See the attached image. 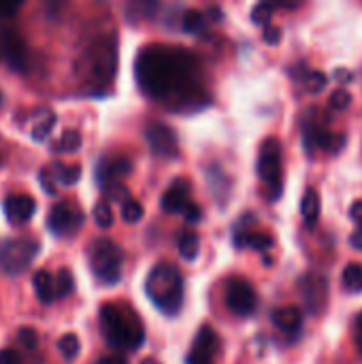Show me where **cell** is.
Listing matches in <instances>:
<instances>
[{"instance_id": "cell-16", "label": "cell", "mask_w": 362, "mask_h": 364, "mask_svg": "<svg viewBox=\"0 0 362 364\" xmlns=\"http://www.w3.org/2000/svg\"><path fill=\"white\" fill-rule=\"evenodd\" d=\"M36 211V203L32 196H26V194H13V196H6L4 198V215L6 220L13 224V226H21V224H28L32 220Z\"/></svg>"}, {"instance_id": "cell-14", "label": "cell", "mask_w": 362, "mask_h": 364, "mask_svg": "<svg viewBox=\"0 0 362 364\" xmlns=\"http://www.w3.org/2000/svg\"><path fill=\"white\" fill-rule=\"evenodd\" d=\"M81 177V166L79 164H64V162H53L51 166H45L41 171V186L47 194H55L58 186H75Z\"/></svg>"}, {"instance_id": "cell-4", "label": "cell", "mask_w": 362, "mask_h": 364, "mask_svg": "<svg viewBox=\"0 0 362 364\" xmlns=\"http://www.w3.org/2000/svg\"><path fill=\"white\" fill-rule=\"evenodd\" d=\"M145 294L164 316H177L183 307V275L171 262L156 264L145 279Z\"/></svg>"}, {"instance_id": "cell-1", "label": "cell", "mask_w": 362, "mask_h": 364, "mask_svg": "<svg viewBox=\"0 0 362 364\" xmlns=\"http://www.w3.org/2000/svg\"><path fill=\"white\" fill-rule=\"evenodd\" d=\"M134 77L141 94L169 111L194 113L209 105L203 64L190 49L149 45L137 55Z\"/></svg>"}, {"instance_id": "cell-40", "label": "cell", "mask_w": 362, "mask_h": 364, "mask_svg": "<svg viewBox=\"0 0 362 364\" xmlns=\"http://www.w3.org/2000/svg\"><path fill=\"white\" fill-rule=\"evenodd\" d=\"M94 364H128V363H126V358H122V356H105V358L96 360Z\"/></svg>"}, {"instance_id": "cell-32", "label": "cell", "mask_w": 362, "mask_h": 364, "mask_svg": "<svg viewBox=\"0 0 362 364\" xmlns=\"http://www.w3.org/2000/svg\"><path fill=\"white\" fill-rule=\"evenodd\" d=\"M17 343H19L21 350L34 352L36 346H38V335H36V331H34V328H19V331H17Z\"/></svg>"}, {"instance_id": "cell-22", "label": "cell", "mask_w": 362, "mask_h": 364, "mask_svg": "<svg viewBox=\"0 0 362 364\" xmlns=\"http://www.w3.org/2000/svg\"><path fill=\"white\" fill-rule=\"evenodd\" d=\"M215 11V9H213ZM211 11V13H213ZM211 13H207V11H188L186 15H183V30L186 32H190V34H205L207 30H209V26H211V21H218L220 19V13H215L213 17H211Z\"/></svg>"}, {"instance_id": "cell-31", "label": "cell", "mask_w": 362, "mask_h": 364, "mask_svg": "<svg viewBox=\"0 0 362 364\" xmlns=\"http://www.w3.org/2000/svg\"><path fill=\"white\" fill-rule=\"evenodd\" d=\"M55 286H58V296H66L75 290V279H73V273L68 269H60L55 273Z\"/></svg>"}, {"instance_id": "cell-37", "label": "cell", "mask_w": 362, "mask_h": 364, "mask_svg": "<svg viewBox=\"0 0 362 364\" xmlns=\"http://www.w3.org/2000/svg\"><path fill=\"white\" fill-rule=\"evenodd\" d=\"M354 343H356V350L362 354V311L354 320Z\"/></svg>"}, {"instance_id": "cell-26", "label": "cell", "mask_w": 362, "mask_h": 364, "mask_svg": "<svg viewBox=\"0 0 362 364\" xmlns=\"http://www.w3.org/2000/svg\"><path fill=\"white\" fill-rule=\"evenodd\" d=\"M81 147V136H79V132H64L53 145H51V149L53 151H58V154H73V151H77Z\"/></svg>"}, {"instance_id": "cell-24", "label": "cell", "mask_w": 362, "mask_h": 364, "mask_svg": "<svg viewBox=\"0 0 362 364\" xmlns=\"http://www.w3.org/2000/svg\"><path fill=\"white\" fill-rule=\"evenodd\" d=\"M198 252H201V239L194 230H183L181 237H179V254L183 260L188 262H194L198 258Z\"/></svg>"}, {"instance_id": "cell-33", "label": "cell", "mask_w": 362, "mask_h": 364, "mask_svg": "<svg viewBox=\"0 0 362 364\" xmlns=\"http://www.w3.org/2000/svg\"><path fill=\"white\" fill-rule=\"evenodd\" d=\"M326 83V77L318 70H307L305 77H303V85L309 90V92H320Z\"/></svg>"}, {"instance_id": "cell-11", "label": "cell", "mask_w": 362, "mask_h": 364, "mask_svg": "<svg viewBox=\"0 0 362 364\" xmlns=\"http://www.w3.org/2000/svg\"><path fill=\"white\" fill-rule=\"evenodd\" d=\"M85 222L83 211L75 205V203H58L51 207L49 215H47V228L51 235L55 237H70L75 235Z\"/></svg>"}, {"instance_id": "cell-5", "label": "cell", "mask_w": 362, "mask_h": 364, "mask_svg": "<svg viewBox=\"0 0 362 364\" xmlns=\"http://www.w3.org/2000/svg\"><path fill=\"white\" fill-rule=\"evenodd\" d=\"M87 262L94 277L105 286H115L122 279L124 252L122 247L107 237L94 239L87 247Z\"/></svg>"}, {"instance_id": "cell-12", "label": "cell", "mask_w": 362, "mask_h": 364, "mask_svg": "<svg viewBox=\"0 0 362 364\" xmlns=\"http://www.w3.org/2000/svg\"><path fill=\"white\" fill-rule=\"evenodd\" d=\"M0 60H4L13 70H26L30 60V49L23 38L13 28L0 30Z\"/></svg>"}, {"instance_id": "cell-23", "label": "cell", "mask_w": 362, "mask_h": 364, "mask_svg": "<svg viewBox=\"0 0 362 364\" xmlns=\"http://www.w3.org/2000/svg\"><path fill=\"white\" fill-rule=\"evenodd\" d=\"M301 213L307 226H314L320 218V194L316 190H307L303 200H301Z\"/></svg>"}, {"instance_id": "cell-21", "label": "cell", "mask_w": 362, "mask_h": 364, "mask_svg": "<svg viewBox=\"0 0 362 364\" xmlns=\"http://www.w3.org/2000/svg\"><path fill=\"white\" fill-rule=\"evenodd\" d=\"M34 284V292H36V299L43 303V305H49L53 301H58V286H55V275H51L49 271H38L32 279Z\"/></svg>"}, {"instance_id": "cell-8", "label": "cell", "mask_w": 362, "mask_h": 364, "mask_svg": "<svg viewBox=\"0 0 362 364\" xmlns=\"http://www.w3.org/2000/svg\"><path fill=\"white\" fill-rule=\"evenodd\" d=\"M190 192H192L190 181H186V179H175V181L171 183V188H169V190L164 192V196H162V209H164L166 213H179V215L186 218V222L196 224V222H201L203 211H201V207L190 198Z\"/></svg>"}, {"instance_id": "cell-9", "label": "cell", "mask_w": 362, "mask_h": 364, "mask_svg": "<svg viewBox=\"0 0 362 364\" xmlns=\"http://www.w3.org/2000/svg\"><path fill=\"white\" fill-rule=\"evenodd\" d=\"M224 301H226V307L239 318H250L258 309V294L254 286L243 277H230L226 282Z\"/></svg>"}, {"instance_id": "cell-10", "label": "cell", "mask_w": 362, "mask_h": 364, "mask_svg": "<svg viewBox=\"0 0 362 364\" xmlns=\"http://www.w3.org/2000/svg\"><path fill=\"white\" fill-rule=\"evenodd\" d=\"M303 139L307 149H322L329 154H337L346 143L344 134H335L333 130H329L322 119L314 117V113H309L303 122Z\"/></svg>"}, {"instance_id": "cell-39", "label": "cell", "mask_w": 362, "mask_h": 364, "mask_svg": "<svg viewBox=\"0 0 362 364\" xmlns=\"http://www.w3.org/2000/svg\"><path fill=\"white\" fill-rule=\"evenodd\" d=\"M350 245H352L354 250L362 252V228H358V230L350 237Z\"/></svg>"}, {"instance_id": "cell-3", "label": "cell", "mask_w": 362, "mask_h": 364, "mask_svg": "<svg viewBox=\"0 0 362 364\" xmlns=\"http://www.w3.org/2000/svg\"><path fill=\"white\" fill-rule=\"evenodd\" d=\"M100 333L113 350L134 352L145 343V326L139 314L124 303H105L98 311Z\"/></svg>"}, {"instance_id": "cell-42", "label": "cell", "mask_w": 362, "mask_h": 364, "mask_svg": "<svg viewBox=\"0 0 362 364\" xmlns=\"http://www.w3.org/2000/svg\"><path fill=\"white\" fill-rule=\"evenodd\" d=\"M0 102H2V98H0Z\"/></svg>"}, {"instance_id": "cell-35", "label": "cell", "mask_w": 362, "mask_h": 364, "mask_svg": "<svg viewBox=\"0 0 362 364\" xmlns=\"http://www.w3.org/2000/svg\"><path fill=\"white\" fill-rule=\"evenodd\" d=\"M348 105H350V94H348L346 90H337V92L333 94V98H331V107L337 109V111H341V109H346Z\"/></svg>"}, {"instance_id": "cell-36", "label": "cell", "mask_w": 362, "mask_h": 364, "mask_svg": "<svg viewBox=\"0 0 362 364\" xmlns=\"http://www.w3.org/2000/svg\"><path fill=\"white\" fill-rule=\"evenodd\" d=\"M0 364H26V363H23V356H21L17 350L9 348V350H2V352H0Z\"/></svg>"}, {"instance_id": "cell-27", "label": "cell", "mask_w": 362, "mask_h": 364, "mask_svg": "<svg viewBox=\"0 0 362 364\" xmlns=\"http://www.w3.org/2000/svg\"><path fill=\"white\" fill-rule=\"evenodd\" d=\"M344 286L348 292H362V267L352 262L344 271Z\"/></svg>"}, {"instance_id": "cell-30", "label": "cell", "mask_w": 362, "mask_h": 364, "mask_svg": "<svg viewBox=\"0 0 362 364\" xmlns=\"http://www.w3.org/2000/svg\"><path fill=\"white\" fill-rule=\"evenodd\" d=\"M53 126H55V115H53V113H47L43 119H36V126L32 128V139H34V141L47 139Z\"/></svg>"}, {"instance_id": "cell-13", "label": "cell", "mask_w": 362, "mask_h": 364, "mask_svg": "<svg viewBox=\"0 0 362 364\" xmlns=\"http://www.w3.org/2000/svg\"><path fill=\"white\" fill-rule=\"evenodd\" d=\"M220 337L211 326H203L192 343V350L186 358V364H215V358L220 354Z\"/></svg>"}, {"instance_id": "cell-15", "label": "cell", "mask_w": 362, "mask_h": 364, "mask_svg": "<svg viewBox=\"0 0 362 364\" xmlns=\"http://www.w3.org/2000/svg\"><path fill=\"white\" fill-rule=\"evenodd\" d=\"M145 139L149 143V149L160 158H175L179 151L175 132L164 124H149L145 128Z\"/></svg>"}, {"instance_id": "cell-18", "label": "cell", "mask_w": 362, "mask_h": 364, "mask_svg": "<svg viewBox=\"0 0 362 364\" xmlns=\"http://www.w3.org/2000/svg\"><path fill=\"white\" fill-rule=\"evenodd\" d=\"M273 324L290 337H299L301 328H303V311L294 305L288 307H280L273 311Z\"/></svg>"}, {"instance_id": "cell-17", "label": "cell", "mask_w": 362, "mask_h": 364, "mask_svg": "<svg viewBox=\"0 0 362 364\" xmlns=\"http://www.w3.org/2000/svg\"><path fill=\"white\" fill-rule=\"evenodd\" d=\"M130 173V160L128 158H102L96 166V181L100 188L109 186V183H117L122 181V177H126Z\"/></svg>"}, {"instance_id": "cell-41", "label": "cell", "mask_w": 362, "mask_h": 364, "mask_svg": "<svg viewBox=\"0 0 362 364\" xmlns=\"http://www.w3.org/2000/svg\"><path fill=\"white\" fill-rule=\"evenodd\" d=\"M143 364H154V360H149V358H147V360H143Z\"/></svg>"}, {"instance_id": "cell-25", "label": "cell", "mask_w": 362, "mask_h": 364, "mask_svg": "<svg viewBox=\"0 0 362 364\" xmlns=\"http://www.w3.org/2000/svg\"><path fill=\"white\" fill-rule=\"evenodd\" d=\"M79 350H81V343L75 335H64L58 339V352L64 360L73 363L79 356Z\"/></svg>"}, {"instance_id": "cell-28", "label": "cell", "mask_w": 362, "mask_h": 364, "mask_svg": "<svg viewBox=\"0 0 362 364\" xmlns=\"http://www.w3.org/2000/svg\"><path fill=\"white\" fill-rule=\"evenodd\" d=\"M143 218V205L134 198H126L122 203V220L126 224H137Z\"/></svg>"}, {"instance_id": "cell-38", "label": "cell", "mask_w": 362, "mask_h": 364, "mask_svg": "<svg viewBox=\"0 0 362 364\" xmlns=\"http://www.w3.org/2000/svg\"><path fill=\"white\" fill-rule=\"evenodd\" d=\"M350 218L358 224V228H362V200H356L350 209Z\"/></svg>"}, {"instance_id": "cell-29", "label": "cell", "mask_w": 362, "mask_h": 364, "mask_svg": "<svg viewBox=\"0 0 362 364\" xmlns=\"http://www.w3.org/2000/svg\"><path fill=\"white\" fill-rule=\"evenodd\" d=\"M94 222H96L98 228H109L113 224V211H111L109 200L96 203V207H94Z\"/></svg>"}, {"instance_id": "cell-20", "label": "cell", "mask_w": 362, "mask_h": 364, "mask_svg": "<svg viewBox=\"0 0 362 364\" xmlns=\"http://www.w3.org/2000/svg\"><path fill=\"white\" fill-rule=\"evenodd\" d=\"M303 4V0H260L256 4V9L252 11V17L256 23H265L269 26L271 21V15L280 9H286V11H292V9H299Z\"/></svg>"}, {"instance_id": "cell-34", "label": "cell", "mask_w": 362, "mask_h": 364, "mask_svg": "<svg viewBox=\"0 0 362 364\" xmlns=\"http://www.w3.org/2000/svg\"><path fill=\"white\" fill-rule=\"evenodd\" d=\"M23 0H0V17H11L19 11Z\"/></svg>"}, {"instance_id": "cell-19", "label": "cell", "mask_w": 362, "mask_h": 364, "mask_svg": "<svg viewBox=\"0 0 362 364\" xmlns=\"http://www.w3.org/2000/svg\"><path fill=\"white\" fill-rule=\"evenodd\" d=\"M273 237L267 235V232H260V230H247L239 224V228L235 230V245L239 250H256V252H267L273 247Z\"/></svg>"}, {"instance_id": "cell-7", "label": "cell", "mask_w": 362, "mask_h": 364, "mask_svg": "<svg viewBox=\"0 0 362 364\" xmlns=\"http://www.w3.org/2000/svg\"><path fill=\"white\" fill-rule=\"evenodd\" d=\"M38 254V243L32 239H6L0 245V271L6 275L23 273Z\"/></svg>"}, {"instance_id": "cell-6", "label": "cell", "mask_w": 362, "mask_h": 364, "mask_svg": "<svg viewBox=\"0 0 362 364\" xmlns=\"http://www.w3.org/2000/svg\"><path fill=\"white\" fill-rule=\"evenodd\" d=\"M258 177L267 188V198L277 200L284 190V164L282 145L277 139H267L258 154Z\"/></svg>"}, {"instance_id": "cell-2", "label": "cell", "mask_w": 362, "mask_h": 364, "mask_svg": "<svg viewBox=\"0 0 362 364\" xmlns=\"http://www.w3.org/2000/svg\"><path fill=\"white\" fill-rule=\"evenodd\" d=\"M117 68V41L113 34H100L87 43L77 60V75L92 92H105Z\"/></svg>"}]
</instances>
